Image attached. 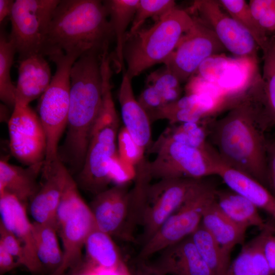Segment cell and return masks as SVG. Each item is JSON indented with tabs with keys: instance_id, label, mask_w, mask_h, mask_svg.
Segmentation results:
<instances>
[{
	"instance_id": "cell-1",
	"label": "cell",
	"mask_w": 275,
	"mask_h": 275,
	"mask_svg": "<svg viewBox=\"0 0 275 275\" xmlns=\"http://www.w3.org/2000/svg\"><path fill=\"white\" fill-rule=\"evenodd\" d=\"M268 124L261 84L257 81L215 122L212 131L222 161L250 175L266 187L268 143L264 131Z\"/></svg>"
},
{
	"instance_id": "cell-2",
	"label": "cell",
	"mask_w": 275,
	"mask_h": 275,
	"mask_svg": "<svg viewBox=\"0 0 275 275\" xmlns=\"http://www.w3.org/2000/svg\"><path fill=\"white\" fill-rule=\"evenodd\" d=\"M114 38L103 1L62 0L47 26L42 54L57 51L108 49Z\"/></svg>"
},
{
	"instance_id": "cell-3",
	"label": "cell",
	"mask_w": 275,
	"mask_h": 275,
	"mask_svg": "<svg viewBox=\"0 0 275 275\" xmlns=\"http://www.w3.org/2000/svg\"><path fill=\"white\" fill-rule=\"evenodd\" d=\"M102 53L95 49L85 51L74 62L71 70L67 132L62 149L75 159L85 156L100 111L102 96Z\"/></svg>"
},
{
	"instance_id": "cell-4",
	"label": "cell",
	"mask_w": 275,
	"mask_h": 275,
	"mask_svg": "<svg viewBox=\"0 0 275 275\" xmlns=\"http://www.w3.org/2000/svg\"><path fill=\"white\" fill-rule=\"evenodd\" d=\"M194 22L187 12L176 7L150 28L127 37L124 52L125 72L132 79L152 66L163 63Z\"/></svg>"
},
{
	"instance_id": "cell-5",
	"label": "cell",
	"mask_w": 275,
	"mask_h": 275,
	"mask_svg": "<svg viewBox=\"0 0 275 275\" xmlns=\"http://www.w3.org/2000/svg\"><path fill=\"white\" fill-rule=\"evenodd\" d=\"M82 53L79 50L67 53L59 51L48 56L56 70L38 105V115L46 139L44 168H48L59 158V143L67 126L71 70Z\"/></svg>"
},
{
	"instance_id": "cell-6",
	"label": "cell",
	"mask_w": 275,
	"mask_h": 275,
	"mask_svg": "<svg viewBox=\"0 0 275 275\" xmlns=\"http://www.w3.org/2000/svg\"><path fill=\"white\" fill-rule=\"evenodd\" d=\"M147 151L156 154L152 161H147L152 179H201L217 175L222 162L211 146L194 147L160 135Z\"/></svg>"
},
{
	"instance_id": "cell-7",
	"label": "cell",
	"mask_w": 275,
	"mask_h": 275,
	"mask_svg": "<svg viewBox=\"0 0 275 275\" xmlns=\"http://www.w3.org/2000/svg\"><path fill=\"white\" fill-rule=\"evenodd\" d=\"M216 190L202 179L183 204L142 245L137 260H147L153 254L190 236L201 225L206 208L215 199Z\"/></svg>"
},
{
	"instance_id": "cell-8",
	"label": "cell",
	"mask_w": 275,
	"mask_h": 275,
	"mask_svg": "<svg viewBox=\"0 0 275 275\" xmlns=\"http://www.w3.org/2000/svg\"><path fill=\"white\" fill-rule=\"evenodd\" d=\"M118 115L99 114L91 133L85 160L75 180L78 187L94 195L108 188L109 169L117 153Z\"/></svg>"
},
{
	"instance_id": "cell-9",
	"label": "cell",
	"mask_w": 275,
	"mask_h": 275,
	"mask_svg": "<svg viewBox=\"0 0 275 275\" xmlns=\"http://www.w3.org/2000/svg\"><path fill=\"white\" fill-rule=\"evenodd\" d=\"M60 0L14 1L9 36L19 59L42 54L46 30Z\"/></svg>"
},
{
	"instance_id": "cell-10",
	"label": "cell",
	"mask_w": 275,
	"mask_h": 275,
	"mask_svg": "<svg viewBox=\"0 0 275 275\" xmlns=\"http://www.w3.org/2000/svg\"><path fill=\"white\" fill-rule=\"evenodd\" d=\"M202 179H165L149 185L140 218L142 245L183 204Z\"/></svg>"
},
{
	"instance_id": "cell-11",
	"label": "cell",
	"mask_w": 275,
	"mask_h": 275,
	"mask_svg": "<svg viewBox=\"0 0 275 275\" xmlns=\"http://www.w3.org/2000/svg\"><path fill=\"white\" fill-rule=\"evenodd\" d=\"M194 19L193 26L184 34L163 63L180 82L196 73L206 59L221 54L225 49L210 27L201 20Z\"/></svg>"
},
{
	"instance_id": "cell-12",
	"label": "cell",
	"mask_w": 275,
	"mask_h": 275,
	"mask_svg": "<svg viewBox=\"0 0 275 275\" xmlns=\"http://www.w3.org/2000/svg\"><path fill=\"white\" fill-rule=\"evenodd\" d=\"M258 60L212 56L199 66L198 76L216 85L228 97L237 99L245 95L261 77Z\"/></svg>"
},
{
	"instance_id": "cell-13",
	"label": "cell",
	"mask_w": 275,
	"mask_h": 275,
	"mask_svg": "<svg viewBox=\"0 0 275 275\" xmlns=\"http://www.w3.org/2000/svg\"><path fill=\"white\" fill-rule=\"evenodd\" d=\"M131 191L127 184L115 185L97 194L90 204L97 228L125 241L135 242Z\"/></svg>"
},
{
	"instance_id": "cell-14",
	"label": "cell",
	"mask_w": 275,
	"mask_h": 275,
	"mask_svg": "<svg viewBox=\"0 0 275 275\" xmlns=\"http://www.w3.org/2000/svg\"><path fill=\"white\" fill-rule=\"evenodd\" d=\"M8 130L10 149L16 159L27 166L44 162L45 133L38 115L29 105L15 103Z\"/></svg>"
},
{
	"instance_id": "cell-15",
	"label": "cell",
	"mask_w": 275,
	"mask_h": 275,
	"mask_svg": "<svg viewBox=\"0 0 275 275\" xmlns=\"http://www.w3.org/2000/svg\"><path fill=\"white\" fill-rule=\"evenodd\" d=\"M192 8L211 26L225 49L237 57L258 60L259 46L254 38L239 23L224 12L218 1H195Z\"/></svg>"
},
{
	"instance_id": "cell-16",
	"label": "cell",
	"mask_w": 275,
	"mask_h": 275,
	"mask_svg": "<svg viewBox=\"0 0 275 275\" xmlns=\"http://www.w3.org/2000/svg\"><path fill=\"white\" fill-rule=\"evenodd\" d=\"M0 223L23 247L25 267L32 273L42 275V268L36 254L32 223L28 217L25 204L15 196L4 193L0 195Z\"/></svg>"
},
{
	"instance_id": "cell-17",
	"label": "cell",
	"mask_w": 275,
	"mask_h": 275,
	"mask_svg": "<svg viewBox=\"0 0 275 275\" xmlns=\"http://www.w3.org/2000/svg\"><path fill=\"white\" fill-rule=\"evenodd\" d=\"M42 174L43 182L30 201V214L34 222L53 224L57 228V208L71 174L59 158L49 167L43 169Z\"/></svg>"
},
{
	"instance_id": "cell-18",
	"label": "cell",
	"mask_w": 275,
	"mask_h": 275,
	"mask_svg": "<svg viewBox=\"0 0 275 275\" xmlns=\"http://www.w3.org/2000/svg\"><path fill=\"white\" fill-rule=\"evenodd\" d=\"M96 228L90 208L83 200L58 230L63 246V261L58 269H68L84 260L82 249L89 235Z\"/></svg>"
},
{
	"instance_id": "cell-19",
	"label": "cell",
	"mask_w": 275,
	"mask_h": 275,
	"mask_svg": "<svg viewBox=\"0 0 275 275\" xmlns=\"http://www.w3.org/2000/svg\"><path fill=\"white\" fill-rule=\"evenodd\" d=\"M160 252L151 263L163 275H213L190 236Z\"/></svg>"
},
{
	"instance_id": "cell-20",
	"label": "cell",
	"mask_w": 275,
	"mask_h": 275,
	"mask_svg": "<svg viewBox=\"0 0 275 275\" xmlns=\"http://www.w3.org/2000/svg\"><path fill=\"white\" fill-rule=\"evenodd\" d=\"M223 102L208 95L186 94L164 105L150 117L153 121L166 119L171 125L200 122L204 118L223 110Z\"/></svg>"
},
{
	"instance_id": "cell-21",
	"label": "cell",
	"mask_w": 275,
	"mask_h": 275,
	"mask_svg": "<svg viewBox=\"0 0 275 275\" xmlns=\"http://www.w3.org/2000/svg\"><path fill=\"white\" fill-rule=\"evenodd\" d=\"M132 78L123 72L118 92V100L124 127L145 151L153 142L151 136V122L145 109L134 95Z\"/></svg>"
},
{
	"instance_id": "cell-22",
	"label": "cell",
	"mask_w": 275,
	"mask_h": 275,
	"mask_svg": "<svg viewBox=\"0 0 275 275\" xmlns=\"http://www.w3.org/2000/svg\"><path fill=\"white\" fill-rule=\"evenodd\" d=\"M51 78L49 65L43 54L36 53L19 59L15 103L29 105L42 96Z\"/></svg>"
},
{
	"instance_id": "cell-23",
	"label": "cell",
	"mask_w": 275,
	"mask_h": 275,
	"mask_svg": "<svg viewBox=\"0 0 275 275\" xmlns=\"http://www.w3.org/2000/svg\"><path fill=\"white\" fill-rule=\"evenodd\" d=\"M217 176L231 190L249 200L275 219V197L269 189L250 175L231 168L222 161Z\"/></svg>"
},
{
	"instance_id": "cell-24",
	"label": "cell",
	"mask_w": 275,
	"mask_h": 275,
	"mask_svg": "<svg viewBox=\"0 0 275 275\" xmlns=\"http://www.w3.org/2000/svg\"><path fill=\"white\" fill-rule=\"evenodd\" d=\"M43 165L42 162L24 168L1 160L0 195L11 194L24 204L30 201L39 188L37 178Z\"/></svg>"
},
{
	"instance_id": "cell-25",
	"label": "cell",
	"mask_w": 275,
	"mask_h": 275,
	"mask_svg": "<svg viewBox=\"0 0 275 275\" xmlns=\"http://www.w3.org/2000/svg\"><path fill=\"white\" fill-rule=\"evenodd\" d=\"M201 224L218 244L230 254L236 245L244 244L247 230L236 224L221 211L216 204L215 197L206 208Z\"/></svg>"
},
{
	"instance_id": "cell-26",
	"label": "cell",
	"mask_w": 275,
	"mask_h": 275,
	"mask_svg": "<svg viewBox=\"0 0 275 275\" xmlns=\"http://www.w3.org/2000/svg\"><path fill=\"white\" fill-rule=\"evenodd\" d=\"M215 201L221 211L239 226L247 230L256 227L262 230L268 225L258 209L241 195L231 190H216Z\"/></svg>"
},
{
	"instance_id": "cell-27",
	"label": "cell",
	"mask_w": 275,
	"mask_h": 275,
	"mask_svg": "<svg viewBox=\"0 0 275 275\" xmlns=\"http://www.w3.org/2000/svg\"><path fill=\"white\" fill-rule=\"evenodd\" d=\"M139 0L103 1L107 9L113 35L116 41L115 63L121 71L124 68V47L127 29L133 20Z\"/></svg>"
},
{
	"instance_id": "cell-28",
	"label": "cell",
	"mask_w": 275,
	"mask_h": 275,
	"mask_svg": "<svg viewBox=\"0 0 275 275\" xmlns=\"http://www.w3.org/2000/svg\"><path fill=\"white\" fill-rule=\"evenodd\" d=\"M85 248V258L100 271L117 272L124 262L112 237L97 228L89 235Z\"/></svg>"
},
{
	"instance_id": "cell-29",
	"label": "cell",
	"mask_w": 275,
	"mask_h": 275,
	"mask_svg": "<svg viewBox=\"0 0 275 275\" xmlns=\"http://www.w3.org/2000/svg\"><path fill=\"white\" fill-rule=\"evenodd\" d=\"M36 254L41 265L42 275L54 272L61 265L63 253L57 237V229L51 224L32 223Z\"/></svg>"
},
{
	"instance_id": "cell-30",
	"label": "cell",
	"mask_w": 275,
	"mask_h": 275,
	"mask_svg": "<svg viewBox=\"0 0 275 275\" xmlns=\"http://www.w3.org/2000/svg\"><path fill=\"white\" fill-rule=\"evenodd\" d=\"M263 251L261 232L243 244L240 253L231 261L227 275H274Z\"/></svg>"
},
{
	"instance_id": "cell-31",
	"label": "cell",
	"mask_w": 275,
	"mask_h": 275,
	"mask_svg": "<svg viewBox=\"0 0 275 275\" xmlns=\"http://www.w3.org/2000/svg\"><path fill=\"white\" fill-rule=\"evenodd\" d=\"M190 236L213 275H227L231 262L230 254L218 244L201 224Z\"/></svg>"
},
{
	"instance_id": "cell-32",
	"label": "cell",
	"mask_w": 275,
	"mask_h": 275,
	"mask_svg": "<svg viewBox=\"0 0 275 275\" xmlns=\"http://www.w3.org/2000/svg\"><path fill=\"white\" fill-rule=\"evenodd\" d=\"M262 50L263 104L269 123L275 125V38H269Z\"/></svg>"
},
{
	"instance_id": "cell-33",
	"label": "cell",
	"mask_w": 275,
	"mask_h": 275,
	"mask_svg": "<svg viewBox=\"0 0 275 275\" xmlns=\"http://www.w3.org/2000/svg\"><path fill=\"white\" fill-rule=\"evenodd\" d=\"M13 42L1 30L0 35V98L7 106L13 109L15 104V86L11 78V69L15 53Z\"/></svg>"
},
{
	"instance_id": "cell-34",
	"label": "cell",
	"mask_w": 275,
	"mask_h": 275,
	"mask_svg": "<svg viewBox=\"0 0 275 275\" xmlns=\"http://www.w3.org/2000/svg\"><path fill=\"white\" fill-rule=\"evenodd\" d=\"M218 2L229 15L251 34L259 47L262 49L269 38L257 23L246 1L221 0Z\"/></svg>"
},
{
	"instance_id": "cell-35",
	"label": "cell",
	"mask_w": 275,
	"mask_h": 275,
	"mask_svg": "<svg viewBox=\"0 0 275 275\" xmlns=\"http://www.w3.org/2000/svg\"><path fill=\"white\" fill-rule=\"evenodd\" d=\"M160 136L197 148L210 146L206 140V133L200 122H186L171 125Z\"/></svg>"
},
{
	"instance_id": "cell-36",
	"label": "cell",
	"mask_w": 275,
	"mask_h": 275,
	"mask_svg": "<svg viewBox=\"0 0 275 275\" xmlns=\"http://www.w3.org/2000/svg\"><path fill=\"white\" fill-rule=\"evenodd\" d=\"M176 7L173 0H139L127 37L140 30L148 18L157 20Z\"/></svg>"
},
{
	"instance_id": "cell-37",
	"label": "cell",
	"mask_w": 275,
	"mask_h": 275,
	"mask_svg": "<svg viewBox=\"0 0 275 275\" xmlns=\"http://www.w3.org/2000/svg\"><path fill=\"white\" fill-rule=\"evenodd\" d=\"M180 82L165 66L149 75L147 85L155 88L161 94L166 104L179 99Z\"/></svg>"
},
{
	"instance_id": "cell-38",
	"label": "cell",
	"mask_w": 275,
	"mask_h": 275,
	"mask_svg": "<svg viewBox=\"0 0 275 275\" xmlns=\"http://www.w3.org/2000/svg\"><path fill=\"white\" fill-rule=\"evenodd\" d=\"M78 187L74 179L70 174L67 180L57 210V231L84 200L79 193Z\"/></svg>"
},
{
	"instance_id": "cell-39",
	"label": "cell",
	"mask_w": 275,
	"mask_h": 275,
	"mask_svg": "<svg viewBox=\"0 0 275 275\" xmlns=\"http://www.w3.org/2000/svg\"><path fill=\"white\" fill-rule=\"evenodd\" d=\"M117 152L122 160L134 167L145 158V151L136 143L124 126L118 132Z\"/></svg>"
},
{
	"instance_id": "cell-40",
	"label": "cell",
	"mask_w": 275,
	"mask_h": 275,
	"mask_svg": "<svg viewBox=\"0 0 275 275\" xmlns=\"http://www.w3.org/2000/svg\"><path fill=\"white\" fill-rule=\"evenodd\" d=\"M249 5L257 23L266 34L275 31V0H251Z\"/></svg>"
},
{
	"instance_id": "cell-41",
	"label": "cell",
	"mask_w": 275,
	"mask_h": 275,
	"mask_svg": "<svg viewBox=\"0 0 275 275\" xmlns=\"http://www.w3.org/2000/svg\"><path fill=\"white\" fill-rule=\"evenodd\" d=\"M136 176L135 167L122 160L117 153L111 160L109 177L111 182L115 185L127 184Z\"/></svg>"
},
{
	"instance_id": "cell-42",
	"label": "cell",
	"mask_w": 275,
	"mask_h": 275,
	"mask_svg": "<svg viewBox=\"0 0 275 275\" xmlns=\"http://www.w3.org/2000/svg\"><path fill=\"white\" fill-rule=\"evenodd\" d=\"M0 245L11 254L21 265L25 266V258L19 240L0 223Z\"/></svg>"
},
{
	"instance_id": "cell-43",
	"label": "cell",
	"mask_w": 275,
	"mask_h": 275,
	"mask_svg": "<svg viewBox=\"0 0 275 275\" xmlns=\"http://www.w3.org/2000/svg\"><path fill=\"white\" fill-rule=\"evenodd\" d=\"M138 101L150 116L166 105L160 93L153 87L147 85L139 96Z\"/></svg>"
},
{
	"instance_id": "cell-44",
	"label": "cell",
	"mask_w": 275,
	"mask_h": 275,
	"mask_svg": "<svg viewBox=\"0 0 275 275\" xmlns=\"http://www.w3.org/2000/svg\"><path fill=\"white\" fill-rule=\"evenodd\" d=\"M100 271L84 257V260L74 267L65 270L57 269L47 275H98Z\"/></svg>"
},
{
	"instance_id": "cell-45",
	"label": "cell",
	"mask_w": 275,
	"mask_h": 275,
	"mask_svg": "<svg viewBox=\"0 0 275 275\" xmlns=\"http://www.w3.org/2000/svg\"><path fill=\"white\" fill-rule=\"evenodd\" d=\"M267 175V187L275 197V139L268 145Z\"/></svg>"
},
{
	"instance_id": "cell-46",
	"label": "cell",
	"mask_w": 275,
	"mask_h": 275,
	"mask_svg": "<svg viewBox=\"0 0 275 275\" xmlns=\"http://www.w3.org/2000/svg\"><path fill=\"white\" fill-rule=\"evenodd\" d=\"M20 265L15 258L0 245V275H4Z\"/></svg>"
},
{
	"instance_id": "cell-47",
	"label": "cell",
	"mask_w": 275,
	"mask_h": 275,
	"mask_svg": "<svg viewBox=\"0 0 275 275\" xmlns=\"http://www.w3.org/2000/svg\"><path fill=\"white\" fill-rule=\"evenodd\" d=\"M132 275H163L151 263L147 260H136V268Z\"/></svg>"
},
{
	"instance_id": "cell-48",
	"label": "cell",
	"mask_w": 275,
	"mask_h": 275,
	"mask_svg": "<svg viewBox=\"0 0 275 275\" xmlns=\"http://www.w3.org/2000/svg\"><path fill=\"white\" fill-rule=\"evenodd\" d=\"M14 1L0 0V22L2 23L5 18L10 17Z\"/></svg>"
},
{
	"instance_id": "cell-49",
	"label": "cell",
	"mask_w": 275,
	"mask_h": 275,
	"mask_svg": "<svg viewBox=\"0 0 275 275\" xmlns=\"http://www.w3.org/2000/svg\"><path fill=\"white\" fill-rule=\"evenodd\" d=\"M118 275H132L131 271L128 268L126 264L124 262L119 270L117 271Z\"/></svg>"
}]
</instances>
